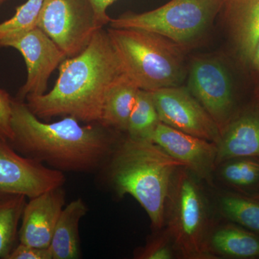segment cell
Wrapping results in <instances>:
<instances>
[{
    "instance_id": "obj_6",
    "label": "cell",
    "mask_w": 259,
    "mask_h": 259,
    "mask_svg": "<svg viewBox=\"0 0 259 259\" xmlns=\"http://www.w3.org/2000/svg\"><path fill=\"white\" fill-rule=\"evenodd\" d=\"M223 0H171L157 9L111 19L113 28L154 32L185 48L202 36L222 10Z\"/></svg>"
},
{
    "instance_id": "obj_27",
    "label": "cell",
    "mask_w": 259,
    "mask_h": 259,
    "mask_svg": "<svg viewBox=\"0 0 259 259\" xmlns=\"http://www.w3.org/2000/svg\"><path fill=\"white\" fill-rule=\"evenodd\" d=\"M93 5L95 14L102 26L110 23L111 18L107 14V10L116 0H90Z\"/></svg>"
},
{
    "instance_id": "obj_15",
    "label": "cell",
    "mask_w": 259,
    "mask_h": 259,
    "mask_svg": "<svg viewBox=\"0 0 259 259\" xmlns=\"http://www.w3.org/2000/svg\"><path fill=\"white\" fill-rule=\"evenodd\" d=\"M222 10L237 50L248 62L259 39V0H223Z\"/></svg>"
},
{
    "instance_id": "obj_13",
    "label": "cell",
    "mask_w": 259,
    "mask_h": 259,
    "mask_svg": "<svg viewBox=\"0 0 259 259\" xmlns=\"http://www.w3.org/2000/svg\"><path fill=\"white\" fill-rule=\"evenodd\" d=\"M65 203L66 192L63 187L29 199L24 207L19 228V242L37 248H49Z\"/></svg>"
},
{
    "instance_id": "obj_18",
    "label": "cell",
    "mask_w": 259,
    "mask_h": 259,
    "mask_svg": "<svg viewBox=\"0 0 259 259\" xmlns=\"http://www.w3.org/2000/svg\"><path fill=\"white\" fill-rule=\"evenodd\" d=\"M139 90L125 74L117 80L105 97L100 123L108 128L127 131L130 115Z\"/></svg>"
},
{
    "instance_id": "obj_23",
    "label": "cell",
    "mask_w": 259,
    "mask_h": 259,
    "mask_svg": "<svg viewBox=\"0 0 259 259\" xmlns=\"http://www.w3.org/2000/svg\"><path fill=\"white\" fill-rule=\"evenodd\" d=\"M222 163L221 176L229 185L241 189L259 185V158H232Z\"/></svg>"
},
{
    "instance_id": "obj_24",
    "label": "cell",
    "mask_w": 259,
    "mask_h": 259,
    "mask_svg": "<svg viewBox=\"0 0 259 259\" xmlns=\"http://www.w3.org/2000/svg\"><path fill=\"white\" fill-rule=\"evenodd\" d=\"M13 100L9 94L0 89V139L8 142L13 136L11 126Z\"/></svg>"
},
{
    "instance_id": "obj_8",
    "label": "cell",
    "mask_w": 259,
    "mask_h": 259,
    "mask_svg": "<svg viewBox=\"0 0 259 259\" xmlns=\"http://www.w3.org/2000/svg\"><path fill=\"white\" fill-rule=\"evenodd\" d=\"M188 90L217 124L221 134L232 120L234 107L233 84L226 66L217 59L194 61Z\"/></svg>"
},
{
    "instance_id": "obj_26",
    "label": "cell",
    "mask_w": 259,
    "mask_h": 259,
    "mask_svg": "<svg viewBox=\"0 0 259 259\" xmlns=\"http://www.w3.org/2000/svg\"><path fill=\"white\" fill-rule=\"evenodd\" d=\"M8 259H52V255L49 248H37L19 242Z\"/></svg>"
},
{
    "instance_id": "obj_28",
    "label": "cell",
    "mask_w": 259,
    "mask_h": 259,
    "mask_svg": "<svg viewBox=\"0 0 259 259\" xmlns=\"http://www.w3.org/2000/svg\"><path fill=\"white\" fill-rule=\"evenodd\" d=\"M248 62L251 65L253 71L258 76L259 79V39L255 44L254 49L252 52L251 56H250Z\"/></svg>"
},
{
    "instance_id": "obj_5",
    "label": "cell",
    "mask_w": 259,
    "mask_h": 259,
    "mask_svg": "<svg viewBox=\"0 0 259 259\" xmlns=\"http://www.w3.org/2000/svg\"><path fill=\"white\" fill-rule=\"evenodd\" d=\"M166 204L168 233L181 254L190 259L213 258L208 245L205 198L192 172L185 167L175 173Z\"/></svg>"
},
{
    "instance_id": "obj_16",
    "label": "cell",
    "mask_w": 259,
    "mask_h": 259,
    "mask_svg": "<svg viewBox=\"0 0 259 259\" xmlns=\"http://www.w3.org/2000/svg\"><path fill=\"white\" fill-rule=\"evenodd\" d=\"M89 210L81 198L71 201L61 211L56 223L49 250L52 259H76L81 257L79 223Z\"/></svg>"
},
{
    "instance_id": "obj_19",
    "label": "cell",
    "mask_w": 259,
    "mask_h": 259,
    "mask_svg": "<svg viewBox=\"0 0 259 259\" xmlns=\"http://www.w3.org/2000/svg\"><path fill=\"white\" fill-rule=\"evenodd\" d=\"M26 199L23 194L0 192V258L8 259L18 239Z\"/></svg>"
},
{
    "instance_id": "obj_22",
    "label": "cell",
    "mask_w": 259,
    "mask_h": 259,
    "mask_svg": "<svg viewBox=\"0 0 259 259\" xmlns=\"http://www.w3.org/2000/svg\"><path fill=\"white\" fill-rule=\"evenodd\" d=\"M42 1L28 0L17 8L11 18L0 23V48L8 40L36 28Z\"/></svg>"
},
{
    "instance_id": "obj_12",
    "label": "cell",
    "mask_w": 259,
    "mask_h": 259,
    "mask_svg": "<svg viewBox=\"0 0 259 259\" xmlns=\"http://www.w3.org/2000/svg\"><path fill=\"white\" fill-rule=\"evenodd\" d=\"M148 141L161 147L171 157L183 163L194 176L208 180L217 166L218 146L159 122Z\"/></svg>"
},
{
    "instance_id": "obj_9",
    "label": "cell",
    "mask_w": 259,
    "mask_h": 259,
    "mask_svg": "<svg viewBox=\"0 0 259 259\" xmlns=\"http://www.w3.org/2000/svg\"><path fill=\"white\" fill-rule=\"evenodd\" d=\"M160 120L185 134L219 142L221 132L188 89L176 86L151 92Z\"/></svg>"
},
{
    "instance_id": "obj_2",
    "label": "cell",
    "mask_w": 259,
    "mask_h": 259,
    "mask_svg": "<svg viewBox=\"0 0 259 259\" xmlns=\"http://www.w3.org/2000/svg\"><path fill=\"white\" fill-rule=\"evenodd\" d=\"M123 69L107 30H97L91 41L59 66V76L49 93L26 97L27 105L38 118L71 116L80 122L101 120L105 97Z\"/></svg>"
},
{
    "instance_id": "obj_25",
    "label": "cell",
    "mask_w": 259,
    "mask_h": 259,
    "mask_svg": "<svg viewBox=\"0 0 259 259\" xmlns=\"http://www.w3.org/2000/svg\"><path fill=\"white\" fill-rule=\"evenodd\" d=\"M136 258L141 259H171L174 258V252L167 241L158 238L153 240L144 248L137 250Z\"/></svg>"
},
{
    "instance_id": "obj_4",
    "label": "cell",
    "mask_w": 259,
    "mask_h": 259,
    "mask_svg": "<svg viewBox=\"0 0 259 259\" xmlns=\"http://www.w3.org/2000/svg\"><path fill=\"white\" fill-rule=\"evenodd\" d=\"M107 32L124 74L140 90L180 85L185 76L183 47L146 30L110 27Z\"/></svg>"
},
{
    "instance_id": "obj_14",
    "label": "cell",
    "mask_w": 259,
    "mask_h": 259,
    "mask_svg": "<svg viewBox=\"0 0 259 259\" xmlns=\"http://www.w3.org/2000/svg\"><path fill=\"white\" fill-rule=\"evenodd\" d=\"M217 146V165L232 158H259V114L247 112L232 120Z\"/></svg>"
},
{
    "instance_id": "obj_7",
    "label": "cell",
    "mask_w": 259,
    "mask_h": 259,
    "mask_svg": "<svg viewBox=\"0 0 259 259\" xmlns=\"http://www.w3.org/2000/svg\"><path fill=\"white\" fill-rule=\"evenodd\" d=\"M37 27L67 58L80 54L103 28L90 0H44Z\"/></svg>"
},
{
    "instance_id": "obj_10",
    "label": "cell",
    "mask_w": 259,
    "mask_h": 259,
    "mask_svg": "<svg viewBox=\"0 0 259 259\" xmlns=\"http://www.w3.org/2000/svg\"><path fill=\"white\" fill-rule=\"evenodd\" d=\"M63 172L25 157L0 139V192L23 194L27 198L63 187Z\"/></svg>"
},
{
    "instance_id": "obj_1",
    "label": "cell",
    "mask_w": 259,
    "mask_h": 259,
    "mask_svg": "<svg viewBox=\"0 0 259 259\" xmlns=\"http://www.w3.org/2000/svg\"><path fill=\"white\" fill-rule=\"evenodd\" d=\"M66 116L56 122H42L26 103L13 100L9 141L17 152L61 172L92 173L101 170L114 148L115 138L98 122L83 125Z\"/></svg>"
},
{
    "instance_id": "obj_20",
    "label": "cell",
    "mask_w": 259,
    "mask_h": 259,
    "mask_svg": "<svg viewBox=\"0 0 259 259\" xmlns=\"http://www.w3.org/2000/svg\"><path fill=\"white\" fill-rule=\"evenodd\" d=\"M161 122L151 92L139 90L127 122V132L133 139L148 140Z\"/></svg>"
},
{
    "instance_id": "obj_11",
    "label": "cell",
    "mask_w": 259,
    "mask_h": 259,
    "mask_svg": "<svg viewBox=\"0 0 259 259\" xmlns=\"http://www.w3.org/2000/svg\"><path fill=\"white\" fill-rule=\"evenodd\" d=\"M13 48L23 56L27 67V79L17 100L46 93L50 76L66 59L64 51L40 28L4 42L1 48Z\"/></svg>"
},
{
    "instance_id": "obj_3",
    "label": "cell",
    "mask_w": 259,
    "mask_h": 259,
    "mask_svg": "<svg viewBox=\"0 0 259 259\" xmlns=\"http://www.w3.org/2000/svg\"><path fill=\"white\" fill-rule=\"evenodd\" d=\"M183 163L146 139L127 136L117 142L102 171L120 197H133L147 213L153 228L165 223L170 186Z\"/></svg>"
},
{
    "instance_id": "obj_21",
    "label": "cell",
    "mask_w": 259,
    "mask_h": 259,
    "mask_svg": "<svg viewBox=\"0 0 259 259\" xmlns=\"http://www.w3.org/2000/svg\"><path fill=\"white\" fill-rule=\"evenodd\" d=\"M223 214L230 221L259 235V199L228 194L220 202Z\"/></svg>"
},
{
    "instance_id": "obj_17",
    "label": "cell",
    "mask_w": 259,
    "mask_h": 259,
    "mask_svg": "<svg viewBox=\"0 0 259 259\" xmlns=\"http://www.w3.org/2000/svg\"><path fill=\"white\" fill-rule=\"evenodd\" d=\"M209 250L234 258H259V235L243 227L227 224L209 236Z\"/></svg>"
},
{
    "instance_id": "obj_29",
    "label": "cell",
    "mask_w": 259,
    "mask_h": 259,
    "mask_svg": "<svg viewBox=\"0 0 259 259\" xmlns=\"http://www.w3.org/2000/svg\"><path fill=\"white\" fill-rule=\"evenodd\" d=\"M5 1H6V0H0V6H1Z\"/></svg>"
}]
</instances>
